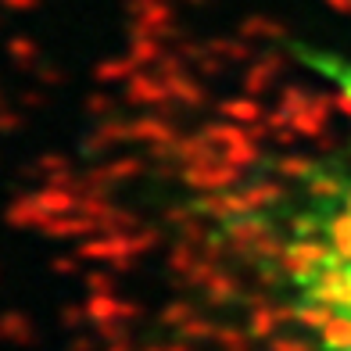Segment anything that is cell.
<instances>
[{
    "mask_svg": "<svg viewBox=\"0 0 351 351\" xmlns=\"http://www.w3.org/2000/svg\"><path fill=\"white\" fill-rule=\"evenodd\" d=\"M251 273L291 351H351V136L265 201Z\"/></svg>",
    "mask_w": 351,
    "mask_h": 351,
    "instance_id": "obj_1",
    "label": "cell"
}]
</instances>
